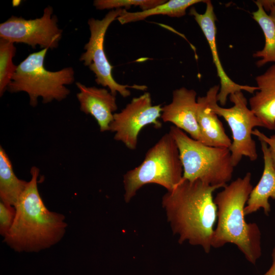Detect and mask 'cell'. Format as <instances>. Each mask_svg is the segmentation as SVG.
Returning <instances> with one entry per match:
<instances>
[{
  "label": "cell",
  "instance_id": "obj_10",
  "mask_svg": "<svg viewBox=\"0 0 275 275\" xmlns=\"http://www.w3.org/2000/svg\"><path fill=\"white\" fill-rule=\"evenodd\" d=\"M161 105H153L151 95L145 92L133 98L131 102L119 113L114 114L109 131L115 133L114 139L121 142L130 150L136 148L139 134L146 126L152 124L161 128Z\"/></svg>",
  "mask_w": 275,
  "mask_h": 275
},
{
  "label": "cell",
  "instance_id": "obj_3",
  "mask_svg": "<svg viewBox=\"0 0 275 275\" xmlns=\"http://www.w3.org/2000/svg\"><path fill=\"white\" fill-rule=\"evenodd\" d=\"M252 174L248 172L227 184L214 198L217 208V225L211 247L227 243L236 245L248 261L255 264L262 254L261 234L256 223H248L244 208L253 189Z\"/></svg>",
  "mask_w": 275,
  "mask_h": 275
},
{
  "label": "cell",
  "instance_id": "obj_24",
  "mask_svg": "<svg viewBox=\"0 0 275 275\" xmlns=\"http://www.w3.org/2000/svg\"><path fill=\"white\" fill-rule=\"evenodd\" d=\"M265 11H269V14L275 18V0H259Z\"/></svg>",
  "mask_w": 275,
  "mask_h": 275
},
{
  "label": "cell",
  "instance_id": "obj_18",
  "mask_svg": "<svg viewBox=\"0 0 275 275\" xmlns=\"http://www.w3.org/2000/svg\"><path fill=\"white\" fill-rule=\"evenodd\" d=\"M203 0H170L151 9L135 12L124 11L117 18L121 24L143 20L148 17L163 15L171 17H181L186 14V11L189 7L199 3H206Z\"/></svg>",
  "mask_w": 275,
  "mask_h": 275
},
{
  "label": "cell",
  "instance_id": "obj_13",
  "mask_svg": "<svg viewBox=\"0 0 275 275\" xmlns=\"http://www.w3.org/2000/svg\"><path fill=\"white\" fill-rule=\"evenodd\" d=\"M76 85L79 90L76 97L80 111L94 118L101 132L109 131L118 109L116 96L105 88L87 87L79 82Z\"/></svg>",
  "mask_w": 275,
  "mask_h": 275
},
{
  "label": "cell",
  "instance_id": "obj_11",
  "mask_svg": "<svg viewBox=\"0 0 275 275\" xmlns=\"http://www.w3.org/2000/svg\"><path fill=\"white\" fill-rule=\"evenodd\" d=\"M205 3L206 7L204 13H199L195 8H192L190 10L189 14L194 16L209 44L213 62L216 67L217 76L220 80V88L217 95V102H219L221 105H225L227 102L228 97L232 94L243 91L253 93L258 91L259 89L257 87L238 84L233 81L225 72L217 52L215 23L216 18L213 6L210 1H207Z\"/></svg>",
  "mask_w": 275,
  "mask_h": 275
},
{
  "label": "cell",
  "instance_id": "obj_22",
  "mask_svg": "<svg viewBox=\"0 0 275 275\" xmlns=\"http://www.w3.org/2000/svg\"><path fill=\"white\" fill-rule=\"evenodd\" d=\"M15 207L0 202V233L5 237L10 229L15 217Z\"/></svg>",
  "mask_w": 275,
  "mask_h": 275
},
{
  "label": "cell",
  "instance_id": "obj_5",
  "mask_svg": "<svg viewBox=\"0 0 275 275\" xmlns=\"http://www.w3.org/2000/svg\"><path fill=\"white\" fill-rule=\"evenodd\" d=\"M183 174L177 144L169 132L165 133L148 150L142 162L124 175V200L130 202L147 184H157L171 191L182 181Z\"/></svg>",
  "mask_w": 275,
  "mask_h": 275
},
{
  "label": "cell",
  "instance_id": "obj_21",
  "mask_svg": "<svg viewBox=\"0 0 275 275\" xmlns=\"http://www.w3.org/2000/svg\"><path fill=\"white\" fill-rule=\"evenodd\" d=\"M166 0H95L93 5L96 9L113 10L122 9L123 7L129 8L131 6L139 7L142 11L147 10L164 2Z\"/></svg>",
  "mask_w": 275,
  "mask_h": 275
},
{
  "label": "cell",
  "instance_id": "obj_6",
  "mask_svg": "<svg viewBox=\"0 0 275 275\" xmlns=\"http://www.w3.org/2000/svg\"><path fill=\"white\" fill-rule=\"evenodd\" d=\"M48 48L30 54L17 67L7 90L11 93L24 92L29 97L30 104L35 107L38 98L47 103L53 100L61 101L70 91L67 85L74 81V71L68 67L57 71L45 69L44 59Z\"/></svg>",
  "mask_w": 275,
  "mask_h": 275
},
{
  "label": "cell",
  "instance_id": "obj_9",
  "mask_svg": "<svg viewBox=\"0 0 275 275\" xmlns=\"http://www.w3.org/2000/svg\"><path fill=\"white\" fill-rule=\"evenodd\" d=\"M51 6L46 7L42 16L33 19L12 16L0 24V37L13 43H23L36 48H57L63 31L57 24L58 18L53 15Z\"/></svg>",
  "mask_w": 275,
  "mask_h": 275
},
{
  "label": "cell",
  "instance_id": "obj_1",
  "mask_svg": "<svg viewBox=\"0 0 275 275\" xmlns=\"http://www.w3.org/2000/svg\"><path fill=\"white\" fill-rule=\"evenodd\" d=\"M222 187L199 180L182 179L173 190L163 195L162 207L173 233L179 236L180 243L187 241L209 253L217 212L213 194Z\"/></svg>",
  "mask_w": 275,
  "mask_h": 275
},
{
  "label": "cell",
  "instance_id": "obj_25",
  "mask_svg": "<svg viewBox=\"0 0 275 275\" xmlns=\"http://www.w3.org/2000/svg\"><path fill=\"white\" fill-rule=\"evenodd\" d=\"M272 264L269 269L263 275H275V246L271 253Z\"/></svg>",
  "mask_w": 275,
  "mask_h": 275
},
{
  "label": "cell",
  "instance_id": "obj_7",
  "mask_svg": "<svg viewBox=\"0 0 275 275\" xmlns=\"http://www.w3.org/2000/svg\"><path fill=\"white\" fill-rule=\"evenodd\" d=\"M220 87L215 85L207 92L209 104L218 116L222 117L229 125L232 134V144L229 148L234 167L240 162L243 156L254 161L258 158L256 144L252 138V131L256 127H263L261 120L248 107L247 99L242 91L229 96L233 105L224 108L217 104V95Z\"/></svg>",
  "mask_w": 275,
  "mask_h": 275
},
{
  "label": "cell",
  "instance_id": "obj_8",
  "mask_svg": "<svg viewBox=\"0 0 275 275\" xmlns=\"http://www.w3.org/2000/svg\"><path fill=\"white\" fill-rule=\"evenodd\" d=\"M124 9H116L110 10L101 20L91 18L88 24L90 31V37L85 44V51L81 54L79 61L88 66L95 76V81L99 85L107 87L114 95L119 93L123 97L130 95L128 88L145 91L147 87L145 85H122L117 82L113 77V66L108 61L104 49L105 33L110 24L120 16Z\"/></svg>",
  "mask_w": 275,
  "mask_h": 275
},
{
  "label": "cell",
  "instance_id": "obj_23",
  "mask_svg": "<svg viewBox=\"0 0 275 275\" xmlns=\"http://www.w3.org/2000/svg\"><path fill=\"white\" fill-rule=\"evenodd\" d=\"M252 135L257 137L260 141H263L267 144L271 162L275 169V134L267 136L258 129H255L252 131Z\"/></svg>",
  "mask_w": 275,
  "mask_h": 275
},
{
  "label": "cell",
  "instance_id": "obj_19",
  "mask_svg": "<svg viewBox=\"0 0 275 275\" xmlns=\"http://www.w3.org/2000/svg\"><path fill=\"white\" fill-rule=\"evenodd\" d=\"M255 3L257 9L252 13L253 18L259 25L265 38L263 49L253 54L254 57L260 58L256 65L261 67L268 63H275V18L267 13L258 1Z\"/></svg>",
  "mask_w": 275,
  "mask_h": 275
},
{
  "label": "cell",
  "instance_id": "obj_26",
  "mask_svg": "<svg viewBox=\"0 0 275 275\" xmlns=\"http://www.w3.org/2000/svg\"><path fill=\"white\" fill-rule=\"evenodd\" d=\"M21 3V1H18V0H16V1H13V6L14 7H17V6H18L19 5V4H20Z\"/></svg>",
  "mask_w": 275,
  "mask_h": 275
},
{
  "label": "cell",
  "instance_id": "obj_15",
  "mask_svg": "<svg viewBox=\"0 0 275 275\" xmlns=\"http://www.w3.org/2000/svg\"><path fill=\"white\" fill-rule=\"evenodd\" d=\"M264 160V168L260 179L253 188L246 205L244 208L246 215L263 209L268 215L270 212L269 198L275 200V169L273 167L267 144L260 141Z\"/></svg>",
  "mask_w": 275,
  "mask_h": 275
},
{
  "label": "cell",
  "instance_id": "obj_16",
  "mask_svg": "<svg viewBox=\"0 0 275 275\" xmlns=\"http://www.w3.org/2000/svg\"><path fill=\"white\" fill-rule=\"evenodd\" d=\"M197 120L206 145L229 148L232 141L226 134L222 122L210 108L206 95L197 98Z\"/></svg>",
  "mask_w": 275,
  "mask_h": 275
},
{
  "label": "cell",
  "instance_id": "obj_14",
  "mask_svg": "<svg viewBox=\"0 0 275 275\" xmlns=\"http://www.w3.org/2000/svg\"><path fill=\"white\" fill-rule=\"evenodd\" d=\"M258 90L249 99L250 108L263 127L275 130V64L256 77Z\"/></svg>",
  "mask_w": 275,
  "mask_h": 275
},
{
  "label": "cell",
  "instance_id": "obj_4",
  "mask_svg": "<svg viewBox=\"0 0 275 275\" xmlns=\"http://www.w3.org/2000/svg\"><path fill=\"white\" fill-rule=\"evenodd\" d=\"M169 133L179 150L183 179L190 181L199 180L223 187L231 180L234 167L229 148L206 145L175 126L170 127Z\"/></svg>",
  "mask_w": 275,
  "mask_h": 275
},
{
  "label": "cell",
  "instance_id": "obj_12",
  "mask_svg": "<svg viewBox=\"0 0 275 275\" xmlns=\"http://www.w3.org/2000/svg\"><path fill=\"white\" fill-rule=\"evenodd\" d=\"M197 93L181 87L173 92L171 103L162 107L161 118L188 133L191 138L202 143L197 120Z\"/></svg>",
  "mask_w": 275,
  "mask_h": 275
},
{
  "label": "cell",
  "instance_id": "obj_2",
  "mask_svg": "<svg viewBox=\"0 0 275 275\" xmlns=\"http://www.w3.org/2000/svg\"><path fill=\"white\" fill-rule=\"evenodd\" d=\"M31 178L15 206L13 223L4 241L17 252H38L58 242L67 224L64 215L49 211L38 188L39 170L33 167Z\"/></svg>",
  "mask_w": 275,
  "mask_h": 275
},
{
  "label": "cell",
  "instance_id": "obj_17",
  "mask_svg": "<svg viewBox=\"0 0 275 275\" xmlns=\"http://www.w3.org/2000/svg\"><path fill=\"white\" fill-rule=\"evenodd\" d=\"M28 181L17 178L11 161L0 146V198L1 202L15 207Z\"/></svg>",
  "mask_w": 275,
  "mask_h": 275
},
{
  "label": "cell",
  "instance_id": "obj_20",
  "mask_svg": "<svg viewBox=\"0 0 275 275\" xmlns=\"http://www.w3.org/2000/svg\"><path fill=\"white\" fill-rule=\"evenodd\" d=\"M16 48L14 43L0 39V96H2L12 80L17 67L12 59Z\"/></svg>",
  "mask_w": 275,
  "mask_h": 275
}]
</instances>
